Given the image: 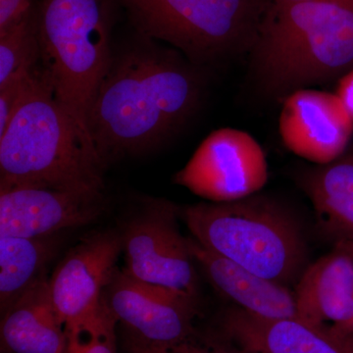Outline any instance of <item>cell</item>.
Instances as JSON below:
<instances>
[{
    "label": "cell",
    "mask_w": 353,
    "mask_h": 353,
    "mask_svg": "<svg viewBox=\"0 0 353 353\" xmlns=\"http://www.w3.org/2000/svg\"><path fill=\"white\" fill-rule=\"evenodd\" d=\"M143 37L114 54L88 118V130L105 165L161 145L196 113L202 94L199 67L178 50Z\"/></svg>",
    "instance_id": "6da1fadb"
},
{
    "label": "cell",
    "mask_w": 353,
    "mask_h": 353,
    "mask_svg": "<svg viewBox=\"0 0 353 353\" xmlns=\"http://www.w3.org/2000/svg\"><path fill=\"white\" fill-rule=\"evenodd\" d=\"M105 167L39 64L0 134V189L44 185L103 194Z\"/></svg>",
    "instance_id": "7a4b0ae2"
},
{
    "label": "cell",
    "mask_w": 353,
    "mask_h": 353,
    "mask_svg": "<svg viewBox=\"0 0 353 353\" xmlns=\"http://www.w3.org/2000/svg\"><path fill=\"white\" fill-rule=\"evenodd\" d=\"M252 73L277 99L353 70V0H307L264 14Z\"/></svg>",
    "instance_id": "3957f363"
},
{
    "label": "cell",
    "mask_w": 353,
    "mask_h": 353,
    "mask_svg": "<svg viewBox=\"0 0 353 353\" xmlns=\"http://www.w3.org/2000/svg\"><path fill=\"white\" fill-rule=\"evenodd\" d=\"M181 218L204 248L279 284L296 285L309 265L303 230L270 197L201 202L181 210Z\"/></svg>",
    "instance_id": "277c9868"
},
{
    "label": "cell",
    "mask_w": 353,
    "mask_h": 353,
    "mask_svg": "<svg viewBox=\"0 0 353 353\" xmlns=\"http://www.w3.org/2000/svg\"><path fill=\"white\" fill-rule=\"evenodd\" d=\"M34 17L43 72L58 101L90 139L88 113L114 53L105 1L43 0Z\"/></svg>",
    "instance_id": "5b68a950"
},
{
    "label": "cell",
    "mask_w": 353,
    "mask_h": 353,
    "mask_svg": "<svg viewBox=\"0 0 353 353\" xmlns=\"http://www.w3.org/2000/svg\"><path fill=\"white\" fill-rule=\"evenodd\" d=\"M148 39L171 44L201 67L250 52L264 17V0H123Z\"/></svg>",
    "instance_id": "8992f818"
},
{
    "label": "cell",
    "mask_w": 353,
    "mask_h": 353,
    "mask_svg": "<svg viewBox=\"0 0 353 353\" xmlns=\"http://www.w3.org/2000/svg\"><path fill=\"white\" fill-rule=\"evenodd\" d=\"M181 210L165 199L145 201L123 229V270L143 284L199 299V277L188 238L180 231Z\"/></svg>",
    "instance_id": "52a82bcc"
},
{
    "label": "cell",
    "mask_w": 353,
    "mask_h": 353,
    "mask_svg": "<svg viewBox=\"0 0 353 353\" xmlns=\"http://www.w3.org/2000/svg\"><path fill=\"white\" fill-rule=\"evenodd\" d=\"M268 174L259 141L250 132L222 128L203 139L174 183L209 202H231L259 194Z\"/></svg>",
    "instance_id": "ba28073f"
},
{
    "label": "cell",
    "mask_w": 353,
    "mask_h": 353,
    "mask_svg": "<svg viewBox=\"0 0 353 353\" xmlns=\"http://www.w3.org/2000/svg\"><path fill=\"white\" fill-rule=\"evenodd\" d=\"M104 299L130 336L129 348H161L196 333L197 301L139 282L116 269Z\"/></svg>",
    "instance_id": "9c48e42d"
},
{
    "label": "cell",
    "mask_w": 353,
    "mask_h": 353,
    "mask_svg": "<svg viewBox=\"0 0 353 353\" xmlns=\"http://www.w3.org/2000/svg\"><path fill=\"white\" fill-rule=\"evenodd\" d=\"M122 252L121 233L97 232L79 241L57 265L50 278V296L66 328L99 310Z\"/></svg>",
    "instance_id": "30bf717a"
},
{
    "label": "cell",
    "mask_w": 353,
    "mask_h": 353,
    "mask_svg": "<svg viewBox=\"0 0 353 353\" xmlns=\"http://www.w3.org/2000/svg\"><path fill=\"white\" fill-rule=\"evenodd\" d=\"M103 210V194L44 185L0 189V236L46 238L90 224Z\"/></svg>",
    "instance_id": "8fae6325"
},
{
    "label": "cell",
    "mask_w": 353,
    "mask_h": 353,
    "mask_svg": "<svg viewBox=\"0 0 353 353\" xmlns=\"http://www.w3.org/2000/svg\"><path fill=\"white\" fill-rule=\"evenodd\" d=\"M353 120L336 94L301 88L284 99L279 132L287 150L316 165L340 158Z\"/></svg>",
    "instance_id": "7c38bea8"
},
{
    "label": "cell",
    "mask_w": 353,
    "mask_h": 353,
    "mask_svg": "<svg viewBox=\"0 0 353 353\" xmlns=\"http://www.w3.org/2000/svg\"><path fill=\"white\" fill-rule=\"evenodd\" d=\"M297 315L317 327L340 329L353 319V241L334 243L331 252L304 270L294 285Z\"/></svg>",
    "instance_id": "4fadbf2b"
},
{
    "label": "cell",
    "mask_w": 353,
    "mask_h": 353,
    "mask_svg": "<svg viewBox=\"0 0 353 353\" xmlns=\"http://www.w3.org/2000/svg\"><path fill=\"white\" fill-rule=\"evenodd\" d=\"M218 336L252 353H345L327 328L299 317H260L236 306L220 316Z\"/></svg>",
    "instance_id": "5bb4252c"
},
{
    "label": "cell",
    "mask_w": 353,
    "mask_h": 353,
    "mask_svg": "<svg viewBox=\"0 0 353 353\" xmlns=\"http://www.w3.org/2000/svg\"><path fill=\"white\" fill-rule=\"evenodd\" d=\"M188 245L210 284L236 307L260 317H299L294 292L290 287L210 252L194 238H188Z\"/></svg>",
    "instance_id": "9a60e30c"
},
{
    "label": "cell",
    "mask_w": 353,
    "mask_h": 353,
    "mask_svg": "<svg viewBox=\"0 0 353 353\" xmlns=\"http://www.w3.org/2000/svg\"><path fill=\"white\" fill-rule=\"evenodd\" d=\"M66 327L53 305L48 276L1 314V347L6 353H62Z\"/></svg>",
    "instance_id": "2e32d148"
},
{
    "label": "cell",
    "mask_w": 353,
    "mask_h": 353,
    "mask_svg": "<svg viewBox=\"0 0 353 353\" xmlns=\"http://www.w3.org/2000/svg\"><path fill=\"white\" fill-rule=\"evenodd\" d=\"M301 185L324 233L334 243L353 241V155L306 171Z\"/></svg>",
    "instance_id": "e0dca14e"
},
{
    "label": "cell",
    "mask_w": 353,
    "mask_h": 353,
    "mask_svg": "<svg viewBox=\"0 0 353 353\" xmlns=\"http://www.w3.org/2000/svg\"><path fill=\"white\" fill-rule=\"evenodd\" d=\"M57 236L46 238L0 236V310L1 314L39 280L57 256Z\"/></svg>",
    "instance_id": "ac0fdd59"
},
{
    "label": "cell",
    "mask_w": 353,
    "mask_h": 353,
    "mask_svg": "<svg viewBox=\"0 0 353 353\" xmlns=\"http://www.w3.org/2000/svg\"><path fill=\"white\" fill-rule=\"evenodd\" d=\"M41 64L36 17L29 15L0 34V87L13 79L29 75Z\"/></svg>",
    "instance_id": "d6986e66"
},
{
    "label": "cell",
    "mask_w": 353,
    "mask_h": 353,
    "mask_svg": "<svg viewBox=\"0 0 353 353\" xmlns=\"http://www.w3.org/2000/svg\"><path fill=\"white\" fill-rule=\"evenodd\" d=\"M116 321L105 299L90 319L66 328L62 353H118Z\"/></svg>",
    "instance_id": "ffe728a7"
},
{
    "label": "cell",
    "mask_w": 353,
    "mask_h": 353,
    "mask_svg": "<svg viewBox=\"0 0 353 353\" xmlns=\"http://www.w3.org/2000/svg\"><path fill=\"white\" fill-rule=\"evenodd\" d=\"M130 353H252L220 336L192 334L187 340L161 348H130Z\"/></svg>",
    "instance_id": "44dd1931"
},
{
    "label": "cell",
    "mask_w": 353,
    "mask_h": 353,
    "mask_svg": "<svg viewBox=\"0 0 353 353\" xmlns=\"http://www.w3.org/2000/svg\"><path fill=\"white\" fill-rule=\"evenodd\" d=\"M34 71L29 75L13 79L6 85L0 87V134L6 131L14 114L19 108L21 101L31 83Z\"/></svg>",
    "instance_id": "7402d4cb"
},
{
    "label": "cell",
    "mask_w": 353,
    "mask_h": 353,
    "mask_svg": "<svg viewBox=\"0 0 353 353\" xmlns=\"http://www.w3.org/2000/svg\"><path fill=\"white\" fill-rule=\"evenodd\" d=\"M32 11V0H0V34L17 25Z\"/></svg>",
    "instance_id": "603a6c76"
},
{
    "label": "cell",
    "mask_w": 353,
    "mask_h": 353,
    "mask_svg": "<svg viewBox=\"0 0 353 353\" xmlns=\"http://www.w3.org/2000/svg\"><path fill=\"white\" fill-rule=\"evenodd\" d=\"M336 94L353 120V70L341 77Z\"/></svg>",
    "instance_id": "cb8c5ba5"
},
{
    "label": "cell",
    "mask_w": 353,
    "mask_h": 353,
    "mask_svg": "<svg viewBox=\"0 0 353 353\" xmlns=\"http://www.w3.org/2000/svg\"><path fill=\"white\" fill-rule=\"evenodd\" d=\"M301 1H307V0H264V14Z\"/></svg>",
    "instance_id": "d4e9b609"
},
{
    "label": "cell",
    "mask_w": 353,
    "mask_h": 353,
    "mask_svg": "<svg viewBox=\"0 0 353 353\" xmlns=\"http://www.w3.org/2000/svg\"><path fill=\"white\" fill-rule=\"evenodd\" d=\"M329 332L339 341L341 348L345 350V353H353V334H341L332 333L331 331Z\"/></svg>",
    "instance_id": "484cf974"
},
{
    "label": "cell",
    "mask_w": 353,
    "mask_h": 353,
    "mask_svg": "<svg viewBox=\"0 0 353 353\" xmlns=\"http://www.w3.org/2000/svg\"><path fill=\"white\" fill-rule=\"evenodd\" d=\"M329 331H331L332 333L336 334H353V319L350 321V324H347V326L343 327V328L340 329H329Z\"/></svg>",
    "instance_id": "4316f807"
}]
</instances>
